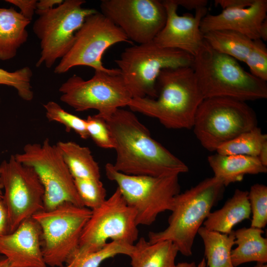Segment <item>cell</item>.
I'll use <instances>...</instances> for the list:
<instances>
[{
	"label": "cell",
	"mask_w": 267,
	"mask_h": 267,
	"mask_svg": "<svg viewBox=\"0 0 267 267\" xmlns=\"http://www.w3.org/2000/svg\"><path fill=\"white\" fill-rule=\"evenodd\" d=\"M114 143L117 171L129 175L160 177L179 175L188 167L153 138L134 112L117 109L104 119Z\"/></svg>",
	"instance_id": "obj_1"
},
{
	"label": "cell",
	"mask_w": 267,
	"mask_h": 267,
	"mask_svg": "<svg viewBox=\"0 0 267 267\" xmlns=\"http://www.w3.org/2000/svg\"><path fill=\"white\" fill-rule=\"evenodd\" d=\"M158 96L132 98L133 112L154 118L169 129H191L196 111L204 99L191 67L167 68L156 82Z\"/></svg>",
	"instance_id": "obj_2"
},
{
	"label": "cell",
	"mask_w": 267,
	"mask_h": 267,
	"mask_svg": "<svg viewBox=\"0 0 267 267\" xmlns=\"http://www.w3.org/2000/svg\"><path fill=\"white\" fill-rule=\"evenodd\" d=\"M204 99L222 97L244 102L267 97V84L247 72L235 59L204 41L191 66Z\"/></svg>",
	"instance_id": "obj_3"
},
{
	"label": "cell",
	"mask_w": 267,
	"mask_h": 267,
	"mask_svg": "<svg viewBox=\"0 0 267 267\" xmlns=\"http://www.w3.org/2000/svg\"><path fill=\"white\" fill-rule=\"evenodd\" d=\"M224 187L220 180L213 177L179 193L175 197L168 225L160 231H150L148 241L151 243L170 241L182 255L191 256L198 231L212 208L222 198Z\"/></svg>",
	"instance_id": "obj_4"
},
{
	"label": "cell",
	"mask_w": 267,
	"mask_h": 267,
	"mask_svg": "<svg viewBox=\"0 0 267 267\" xmlns=\"http://www.w3.org/2000/svg\"><path fill=\"white\" fill-rule=\"evenodd\" d=\"M135 212L117 187L98 208L91 210L74 255L63 267H77L88 255L104 247L109 239L133 245L138 238Z\"/></svg>",
	"instance_id": "obj_5"
},
{
	"label": "cell",
	"mask_w": 267,
	"mask_h": 267,
	"mask_svg": "<svg viewBox=\"0 0 267 267\" xmlns=\"http://www.w3.org/2000/svg\"><path fill=\"white\" fill-rule=\"evenodd\" d=\"M194 57L184 51L160 46L153 41L126 48L115 60L133 98L158 96L156 82L167 68L191 67Z\"/></svg>",
	"instance_id": "obj_6"
},
{
	"label": "cell",
	"mask_w": 267,
	"mask_h": 267,
	"mask_svg": "<svg viewBox=\"0 0 267 267\" xmlns=\"http://www.w3.org/2000/svg\"><path fill=\"white\" fill-rule=\"evenodd\" d=\"M107 178L115 182L128 205L136 213L137 225H150L158 216L171 211L175 196L180 193L178 175L160 177L129 175L105 166Z\"/></svg>",
	"instance_id": "obj_7"
},
{
	"label": "cell",
	"mask_w": 267,
	"mask_h": 267,
	"mask_svg": "<svg viewBox=\"0 0 267 267\" xmlns=\"http://www.w3.org/2000/svg\"><path fill=\"white\" fill-rule=\"evenodd\" d=\"M256 127V113L246 102L216 97L203 99L196 111L192 129L201 145L213 152Z\"/></svg>",
	"instance_id": "obj_8"
},
{
	"label": "cell",
	"mask_w": 267,
	"mask_h": 267,
	"mask_svg": "<svg viewBox=\"0 0 267 267\" xmlns=\"http://www.w3.org/2000/svg\"><path fill=\"white\" fill-rule=\"evenodd\" d=\"M91 214L88 208L65 202L32 217L41 229L42 250L47 266L63 267L74 255Z\"/></svg>",
	"instance_id": "obj_9"
},
{
	"label": "cell",
	"mask_w": 267,
	"mask_h": 267,
	"mask_svg": "<svg viewBox=\"0 0 267 267\" xmlns=\"http://www.w3.org/2000/svg\"><path fill=\"white\" fill-rule=\"evenodd\" d=\"M84 0H65L47 11H36L39 17L33 31L40 40V56L36 63L50 68L62 58L72 47L75 34L86 18L97 11L83 7Z\"/></svg>",
	"instance_id": "obj_10"
},
{
	"label": "cell",
	"mask_w": 267,
	"mask_h": 267,
	"mask_svg": "<svg viewBox=\"0 0 267 267\" xmlns=\"http://www.w3.org/2000/svg\"><path fill=\"white\" fill-rule=\"evenodd\" d=\"M14 156L19 162L32 168L39 178L44 189V210L53 209L65 202L84 207L73 177L56 144L48 138L42 143L25 144L22 152Z\"/></svg>",
	"instance_id": "obj_11"
},
{
	"label": "cell",
	"mask_w": 267,
	"mask_h": 267,
	"mask_svg": "<svg viewBox=\"0 0 267 267\" xmlns=\"http://www.w3.org/2000/svg\"><path fill=\"white\" fill-rule=\"evenodd\" d=\"M60 100L76 111L93 109L105 119L128 106L132 96L121 73L95 71L89 80L73 75L59 87Z\"/></svg>",
	"instance_id": "obj_12"
},
{
	"label": "cell",
	"mask_w": 267,
	"mask_h": 267,
	"mask_svg": "<svg viewBox=\"0 0 267 267\" xmlns=\"http://www.w3.org/2000/svg\"><path fill=\"white\" fill-rule=\"evenodd\" d=\"M132 43L124 33L109 18L97 11L88 16L75 34L74 43L56 66L54 73L64 74L73 67L85 66L95 71L120 74L118 68L104 66L102 59L106 50L116 44Z\"/></svg>",
	"instance_id": "obj_13"
},
{
	"label": "cell",
	"mask_w": 267,
	"mask_h": 267,
	"mask_svg": "<svg viewBox=\"0 0 267 267\" xmlns=\"http://www.w3.org/2000/svg\"><path fill=\"white\" fill-rule=\"evenodd\" d=\"M2 199L8 215L9 233L44 210V189L35 171L14 155L0 164Z\"/></svg>",
	"instance_id": "obj_14"
},
{
	"label": "cell",
	"mask_w": 267,
	"mask_h": 267,
	"mask_svg": "<svg viewBox=\"0 0 267 267\" xmlns=\"http://www.w3.org/2000/svg\"><path fill=\"white\" fill-rule=\"evenodd\" d=\"M100 8L129 40L137 44L153 41L167 17L163 1L158 0H103Z\"/></svg>",
	"instance_id": "obj_15"
},
{
	"label": "cell",
	"mask_w": 267,
	"mask_h": 267,
	"mask_svg": "<svg viewBox=\"0 0 267 267\" xmlns=\"http://www.w3.org/2000/svg\"><path fill=\"white\" fill-rule=\"evenodd\" d=\"M162 1L166 11V20L153 41L160 46L179 50L194 57L204 43L200 24L207 14V7L196 9L194 15L190 13L179 15L175 0Z\"/></svg>",
	"instance_id": "obj_16"
},
{
	"label": "cell",
	"mask_w": 267,
	"mask_h": 267,
	"mask_svg": "<svg viewBox=\"0 0 267 267\" xmlns=\"http://www.w3.org/2000/svg\"><path fill=\"white\" fill-rule=\"evenodd\" d=\"M0 255L13 267H47L42 250L41 229L33 218L0 236Z\"/></svg>",
	"instance_id": "obj_17"
},
{
	"label": "cell",
	"mask_w": 267,
	"mask_h": 267,
	"mask_svg": "<svg viewBox=\"0 0 267 267\" xmlns=\"http://www.w3.org/2000/svg\"><path fill=\"white\" fill-rule=\"evenodd\" d=\"M267 0H255L247 7L222 9L216 15L207 14L202 19L200 30L204 34L219 30L242 34L252 40L260 39L259 31L267 18Z\"/></svg>",
	"instance_id": "obj_18"
},
{
	"label": "cell",
	"mask_w": 267,
	"mask_h": 267,
	"mask_svg": "<svg viewBox=\"0 0 267 267\" xmlns=\"http://www.w3.org/2000/svg\"><path fill=\"white\" fill-rule=\"evenodd\" d=\"M208 162L214 175L224 186L242 180L246 175L267 172L257 157L245 155H224L217 153L208 157Z\"/></svg>",
	"instance_id": "obj_19"
},
{
	"label": "cell",
	"mask_w": 267,
	"mask_h": 267,
	"mask_svg": "<svg viewBox=\"0 0 267 267\" xmlns=\"http://www.w3.org/2000/svg\"><path fill=\"white\" fill-rule=\"evenodd\" d=\"M248 192L236 189L233 195L220 209L211 212L204 222L206 229L229 234L239 222L249 219L251 215Z\"/></svg>",
	"instance_id": "obj_20"
},
{
	"label": "cell",
	"mask_w": 267,
	"mask_h": 267,
	"mask_svg": "<svg viewBox=\"0 0 267 267\" xmlns=\"http://www.w3.org/2000/svg\"><path fill=\"white\" fill-rule=\"evenodd\" d=\"M31 22L13 7H0V60L15 57L18 50L27 41V27Z\"/></svg>",
	"instance_id": "obj_21"
},
{
	"label": "cell",
	"mask_w": 267,
	"mask_h": 267,
	"mask_svg": "<svg viewBox=\"0 0 267 267\" xmlns=\"http://www.w3.org/2000/svg\"><path fill=\"white\" fill-rule=\"evenodd\" d=\"M264 232L262 229L253 227L234 231L237 247L232 250L231 257L234 267L252 262L267 263V239L263 236Z\"/></svg>",
	"instance_id": "obj_22"
},
{
	"label": "cell",
	"mask_w": 267,
	"mask_h": 267,
	"mask_svg": "<svg viewBox=\"0 0 267 267\" xmlns=\"http://www.w3.org/2000/svg\"><path fill=\"white\" fill-rule=\"evenodd\" d=\"M137 241L129 257L132 267H177L175 260L178 250L172 242L151 243L143 237Z\"/></svg>",
	"instance_id": "obj_23"
},
{
	"label": "cell",
	"mask_w": 267,
	"mask_h": 267,
	"mask_svg": "<svg viewBox=\"0 0 267 267\" xmlns=\"http://www.w3.org/2000/svg\"><path fill=\"white\" fill-rule=\"evenodd\" d=\"M56 145L74 179H100L99 165L89 147L72 141H60Z\"/></svg>",
	"instance_id": "obj_24"
},
{
	"label": "cell",
	"mask_w": 267,
	"mask_h": 267,
	"mask_svg": "<svg viewBox=\"0 0 267 267\" xmlns=\"http://www.w3.org/2000/svg\"><path fill=\"white\" fill-rule=\"evenodd\" d=\"M197 234L204 243L208 267H234L231 257L235 239L234 230L229 234H224L202 226Z\"/></svg>",
	"instance_id": "obj_25"
},
{
	"label": "cell",
	"mask_w": 267,
	"mask_h": 267,
	"mask_svg": "<svg viewBox=\"0 0 267 267\" xmlns=\"http://www.w3.org/2000/svg\"><path fill=\"white\" fill-rule=\"evenodd\" d=\"M204 41L215 50L244 62L252 48L253 40L238 32L219 30L203 34Z\"/></svg>",
	"instance_id": "obj_26"
},
{
	"label": "cell",
	"mask_w": 267,
	"mask_h": 267,
	"mask_svg": "<svg viewBox=\"0 0 267 267\" xmlns=\"http://www.w3.org/2000/svg\"><path fill=\"white\" fill-rule=\"evenodd\" d=\"M266 141L267 135L256 127L223 143L216 152L224 155L258 157L262 145Z\"/></svg>",
	"instance_id": "obj_27"
},
{
	"label": "cell",
	"mask_w": 267,
	"mask_h": 267,
	"mask_svg": "<svg viewBox=\"0 0 267 267\" xmlns=\"http://www.w3.org/2000/svg\"><path fill=\"white\" fill-rule=\"evenodd\" d=\"M43 106L46 118L49 122H55L63 125L66 131H74L84 139L89 137L86 129V119L66 111L54 101H49Z\"/></svg>",
	"instance_id": "obj_28"
},
{
	"label": "cell",
	"mask_w": 267,
	"mask_h": 267,
	"mask_svg": "<svg viewBox=\"0 0 267 267\" xmlns=\"http://www.w3.org/2000/svg\"><path fill=\"white\" fill-rule=\"evenodd\" d=\"M33 72L28 66H25L13 72L0 68V85L14 88L23 100L30 101L34 98L31 85Z\"/></svg>",
	"instance_id": "obj_29"
},
{
	"label": "cell",
	"mask_w": 267,
	"mask_h": 267,
	"mask_svg": "<svg viewBox=\"0 0 267 267\" xmlns=\"http://www.w3.org/2000/svg\"><path fill=\"white\" fill-rule=\"evenodd\" d=\"M74 179L77 191L84 207L93 210L99 207L106 200V190L100 179Z\"/></svg>",
	"instance_id": "obj_30"
},
{
	"label": "cell",
	"mask_w": 267,
	"mask_h": 267,
	"mask_svg": "<svg viewBox=\"0 0 267 267\" xmlns=\"http://www.w3.org/2000/svg\"><path fill=\"white\" fill-rule=\"evenodd\" d=\"M248 192L252 214L251 227L263 229L267 224V186L256 183Z\"/></svg>",
	"instance_id": "obj_31"
},
{
	"label": "cell",
	"mask_w": 267,
	"mask_h": 267,
	"mask_svg": "<svg viewBox=\"0 0 267 267\" xmlns=\"http://www.w3.org/2000/svg\"><path fill=\"white\" fill-rule=\"evenodd\" d=\"M134 249L131 245L125 242L111 241L99 250L92 253L84 258L77 267H99L105 260L118 255L130 257Z\"/></svg>",
	"instance_id": "obj_32"
},
{
	"label": "cell",
	"mask_w": 267,
	"mask_h": 267,
	"mask_svg": "<svg viewBox=\"0 0 267 267\" xmlns=\"http://www.w3.org/2000/svg\"><path fill=\"white\" fill-rule=\"evenodd\" d=\"M244 63L251 74L267 81V48L262 40H253V45Z\"/></svg>",
	"instance_id": "obj_33"
},
{
	"label": "cell",
	"mask_w": 267,
	"mask_h": 267,
	"mask_svg": "<svg viewBox=\"0 0 267 267\" xmlns=\"http://www.w3.org/2000/svg\"><path fill=\"white\" fill-rule=\"evenodd\" d=\"M86 129L89 137L98 146L104 149H114V143L105 119L97 114L89 116Z\"/></svg>",
	"instance_id": "obj_34"
},
{
	"label": "cell",
	"mask_w": 267,
	"mask_h": 267,
	"mask_svg": "<svg viewBox=\"0 0 267 267\" xmlns=\"http://www.w3.org/2000/svg\"><path fill=\"white\" fill-rule=\"evenodd\" d=\"M5 1L18 7L19 12L30 21L36 14L37 0H6Z\"/></svg>",
	"instance_id": "obj_35"
},
{
	"label": "cell",
	"mask_w": 267,
	"mask_h": 267,
	"mask_svg": "<svg viewBox=\"0 0 267 267\" xmlns=\"http://www.w3.org/2000/svg\"><path fill=\"white\" fill-rule=\"evenodd\" d=\"M255 0H215V6H219L222 9L228 8H244L251 5Z\"/></svg>",
	"instance_id": "obj_36"
},
{
	"label": "cell",
	"mask_w": 267,
	"mask_h": 267,
	"mask_svg": "<svg viewBox=\"0 0 267 267\" xmlns=\"http://www.w3.org/2000/svg\"><path fill=\"white\" fill-rule=\"evenodd\" d=\"M9 233L8 212L2 198H0V236Z\"/></svg>",
	"instance_id": "obj_37"
},
{
	"label": "cell",
	"mask_w": 267,
	"mask_h": 267,
	"mask_svg": "<svg viewBox=\"0 0 267 267\" xmlns=\"http://www.w3.org/2000/svg\"><path fill=\"white\" fill-rule=\"evenodd\" d=\"M178 6H181L188 10L207 7L208 0H175Z\"/></svg>",
	"instance_id": "obj_38"
},
{
	"label": "cell",
	"mask_w": 267,
	"mask_h": 267,
	"mask_svg": "<svg viewBox=\"0 0 267 267\" xmlns=\"http://www.w3.org/2000/svg\"><path fill=\"white\" fill-rule=\"evenodd\" d=\"M63 0H40L37 1L36 11H47L60 5Z\"/></svg>",
	"instance_id": "obj_39"
},
{
	"label": "cell",
	"mask_w": 267,
	"mask_h": 267,
	"mask_svg": "<svg viewBox=\"0 0 267 267\" xmlns=\"http://www.w3.org/2000/svg\"><path fill=\"white\" fill-rule=\"evenodd\" d=\"M257 157L264 166L267 167V141L262 145Z\"/></svg>",
	"instance_id": "obj_40"
},
{
	"label": "cell",
	"mask_w": 267,
	"mask_h": 267,
	"mask_svg": "<svg viewBox=\"0 0 267 267\" xmlns=\"http://www.w3.org/2000/svg\"><path fill=\"white\" fill-rule=\"evenodd\" d=\"M259 37L263 41H267V18L262 22L260 26Z\"/></svg>",
	"instance_id": "obj_41"
},
{
	"label": "cell",
	"mask_w": 267,
	"mask_h": 267,
	"mask_svg": "<svg viewBox=\"0 0 267 267\" xmlns=\"http://www.w3.org/2000/svg\"><path fill=\"white\" fill-rule=\"evenodd\" d=\"M0 267H13L7 259L0 255Z\"/></svg>",
	"instance_id": "obj_42"
},
{
	"label": "cell",
	"mask_w": 267,
	"mask_h": 267,
	"mask_svg": "<svg viewBox=\"0 0 267 267\" xmlns=\"http://www.w3.org/2000/svg\"><path fill=\"white\" fill-rule=\"evenodd\" d=\"M177 267H197V266L194 262L190 263L181 262L177 264Z\"/></svg>",
	"instance_id": "obj_43"
},
{
	"label": "cell",
	"mask_w": 267,
	"mask_h": 267,
	"mask_svg": "<svg viewBox=\"0 0 267 267\" xmlns=\"http://www.w3.org/2000/svg\"><path fill=\"white\" fill-rule=\"evenodd\" d=\"M206 260L205 258H203L197 266V267H206Z\"/></svg>",
	"instance_id": "obj_44"
},
{
	"label": "cell",
	"mask_w": 267,
	"mask_h": 267,
	"mask_svg": "<svg viewBox=\"0 0 267 267\" xmlns=\"http://www.w3.org/2000/svg\"><path fill=\"white\" fill-rule=\"evenodd\" d=\"M3 191H2V185L0 179V198H2Z\"/></svg>",
	"instance_id": "obj_45"
},
{
	"label": "cell",
	"mask_w": 267,
	"mask_h": 267,
	"mask_svg": "<svg viewBox=\"0 0 267 267\" xmlns=\"http://www.w3.org/2000/svg\"><path fill=\"white\" fill-rule=\"evenodd\" d=\"M254 267H267V264L257 263Z\"/></svg>",
	"instance_id": "obj_46"
},
{
	"label": "cell",
	"mask_w": 267,
	"mask_h": 267,
	"mask_svg": "<svg viewBox=\"0 0 267 267\" xmlns=\"http://www.w3.org/2000/svg\"></svg>",
	"instance_id": "obj_47"
}]
</instances>
